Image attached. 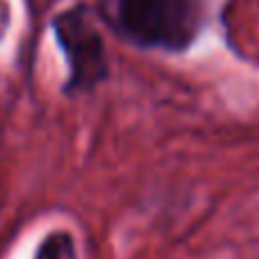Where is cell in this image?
<instances>
[{"instance_id": "cell-1", "label": "cell", "mask_w": 259, "mask_h": 259, "mask_svg": "<svg viewBox=\"0 0 259 259\" xmlns=\"http://www.w3.org/2000/svg\"><path fill=\"white\" fill-rule=\"evenodd\" d=\"M112 21L132 44L180 53L200 30L202 0H112Z\"/></svg>"}, {"instance_id": "cell-2", "label": "cell", "mask_w": 259, "mask_h": 259, "mask_svg": "<svg viewBox=\"0 0 259 259\" xmlns=\"http://www.w3.org/2000/svg\"><path fill=\"white\" fill-rule=\"evenodd\" d=\"M55 36L68 62L66 94L91 91L109 75V64L100 32L96 30L87 7H73L53 23Z\"/></svg>"}, {"instance_id": "cell-3", "label": "cell", "mask_w": 259, "mask_h": 259, "mask_svg": "<svg viewBox=\"0 0 259 259\" xmlns=\"http://www.w3.org/2000/svg\"><path fill=\"white\" fill-rule=\"evenodd\" d=\"M34 259H80L75 239L68 230H53L41 239Z\"/></svg>"}]
</instances>
